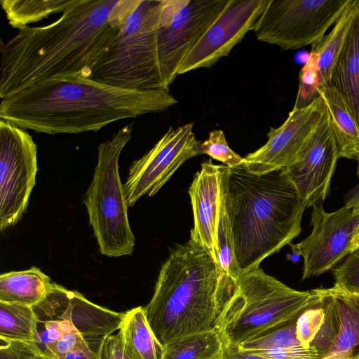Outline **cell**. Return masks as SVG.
Wrapping results in <instances>:
<instances>
[{
  "mask_svg": "<svg viewBox=\"0 0 359 359\" xmlns=\"http://www.w3.org/2000/svg\"><path fill=\"white\" fill-rule=\"evenodd\" d=\"M37 148L26 130L0 120V229L17 224L35 185Z\"/></svg>",
  "mask_w": 359,
  "mask_h": 359,
  "instance_id": "cell-10",
  "label": "cell"
},
{
  "mask_svg": "<svg viewBox=\"0 0 359 359\" xmlns=\"http://www.w3.org/2000/svg\"><path fill=\"white\" fill-rule=\"evenodd\" d=\"M0 359H39L34 344L0 339Z\"/></svg>",
  "mask_w": 359,
  "mask_h": 359,
  "instance_id": "cell-33",
  "label": "cell"
},
{
  "mask_svg": "<svg viewBox=\"0 0 359 359\" xmlns=\"http://www.w3.org/2000/svg\"><path fill=\"white\" fill-rule=\"evenodd\" d=\"M351 0H269L253 29L258 41L295 50L323 38Z\"/></svg>",
  "mask_w": 359,
  "mask_h": 359,
  "instance_id": "cell-8",
  "label": "cell"
},
{
  "mask_svg": "<svg viewBox=\"0 0 359 359\" xmlns=\"http://www.w3.org/2000/svg\"><path fill=\"white\" fill-rule=\"evenodd\" d=\"M230 0H162L157 29L158 62L167 89L180 66Z\"/></svg>",
  "mask_w": 359,
  "mask_h": 359,
  "instance_id": "cell-9",
  "label": "cell"
},
{
  "mask_svg": "<svg viewBox=\"0 0 359 359\" xmlns=\"http://www.w3.org/2000/svg\"><path fill=\"white\" fill-rule=\"evenodd\" d=\"M57 359H99V353L88 345H83Z\"/></svg>",
  "mask_w": 359,
  "mask_h": 359,
  "instance_id": "cell-36",
  "label": "cell"
},
{
  "mask_svg": "<svg viewBox=\"0 0 359 359\" xmlns=\"http://www.w3.org/2000/svg\"><path fill=\"white\" fill-rule=\"evenodd\" d=\"M358 248H359V230H358L357 236L355 238V241H354V244H353V250Z\"/></svg>",
  "mask_w": 359,
  "mask_h": 359,
  "instance_id": "cell-38",
  "label": "cell"
},
{
  "mask_svg": "<svg viewBox=\"0 0 359 359\" xmlns=\"http://www.w3.org/2000/svg\"><path fill=\"white\" fill-rule=\"evenodd\" d=\"M193 123L169 128L156 144L129 168L123 185L128 207L142 196H154L187 160L201 154Z\"/></svg>",
  "mask_w": 359,
  "mask_h": 359,
  "instance_id": "cell-12",
  "label": "cell"
},
{
  "mask_svg": "<svg viewBox=\"0 0 359 359\" xmlns=\"http://www.w3.org/2000/svg\"><path fill=\"white\" fill-rule=\"evenodd\" d=\"M329 116L339 158L357 162L359 177V126L340 94L330 86L320 92Z\"/></svg>",
  "mask_w": 359,
  "mask_h": 359,
  "instance_id": "cell-21",
  "label": "cell"
},
{
  "mask_svg": "<svg viewBox=\"0 0 359 359\" xmlns=\"http://www.w3.org/2000/svg\"><path fill=\"white\" fill-rule=\"evenodd\" d=\"M324 320L311 346L318 359H359V294L338 284L313 289Z\"/></svg>",
  "mask_w": 359,
  "mask_h": 359,
  "instance_id": "cell-13",
  "label": "cell"
},
{
  "mask_svg": "<svg viewBox=\"0 0 359 359\" xmlns=\"http://www.w3.org/2000/svg\"><path fill=\"white\" fill-rule=\"evenodd\" d=\"M37 321L32 306L0 302V339L34 344Z\"/></svg>",
  "mask_w": 359,
  "mask_h": 359,
  "instance_id": "cell-25",
  "label": "cell"
},
{
  "mask_svg": "<svg viewBox=\"0 0 359 359\" xmlns=\"http://www.w3.org/2000/svg\"><path fill=\"white\" fill-rule=\"evenodd\" d=\"M222 346L217 331L192 334L166 344L163 359H219Z\"/></svg>",
  "mask_w": 359,
  "mask_h": 359,
  "instance_id": "cell-26",
  "label": "cell"
},
{
  "mask_svg": "<svg viewBox=\"0 0 359 359\" xmlns=\"http://www.w3.org/2000/svg\"><path fill=\"white\" fill-rule=\"evenodd\" d=\"M325 112L323 97L303 108H293L278 128H271L266 144L244 158L243 167L262 175L292 164Z\"/></svg>",
  "mask_w": 359,
  "mask_h": 359,
  "instance_id": "cell-16",
  "label": "cell"
},
{
  "mask_svg": "<svg viewBox=\"0 0 359 359\" xmlns=\"http://www.w3.org/2000/svg\"><path fill=\"white\" fill-rule=\"evenodd\" d=\"M248 353L259 355L270 359H318L320 358L319 352L313 346H311L309 348L294 346L255 351Z\"/></svg>",
  "mask_w": 359,
  "mask_h": 359,
  "instance_id": "cell-32",
  "label": "cell"
},
{
  "mask_svg": "<svg viewBox=\"0 0 359 359\" xmlns=\"http://www.w3.org/2000/svg\"><path fill=\"white\" fill-rule=\"evenodd\" d=\"M222 191L241 274L300 234L308 207L283 169L256 175L224 165Z\"/></svg>",
  "mask_w": 359,
  "mask_h": 359,
  "instance_id": "cell-4",
  "label": "cell"
},
{
  "mask_svg": "<svg viewBox=\"0 0 359 359\" xmlns=\"http://www.w3.org/2000/svg\"><path fill=\"white\" fill-rule=\"evenodd\" d=\"M359 204V183L348 191L345 196V205L353 208Z\"/></svg>",
  "mask_w": 359,
  "mask_h": 359,
  "instance_id": "cell-37",
  "label": "cell"
},
{
  "mask_svg": "<svg viewBox=\"0 0 359 359\" xmlns=\"http://www.w3.org/2000/svg\"><path fill=\"white\" fill-rule=\"evenodd\" d=\"M201 154H207L230 168L241 167L244 163V158L229 147L222 130L211 131L208 138L201 142Z\"/></svg>",
  "mask_w": 359,
  "mask_h": 359,
  "instance_id": "cell-29",
  "label": "cell"
},
{
  "mask_svg": "<svg viewBox=\"0 0 359 359\" xmlns=\"http://www.w3.org/2000/svg\"><path fill=\"white\" fill-rule=\"evenodd\" d=\"M161 2L121 0L118 36L93 68L91 79L126 89H167L157 47Z\"/></svg>",
  "mask_w": 359,
  "mask_h": 359,
  "instance_id": "cell-5",
  "label": "cell"
},
{
  "mask_svg": "<svg viewBox=\"0 0 359 359\" xmlns=\"http://www.w3.org/2000/svg\"><path fill=\"white\" fill-rule=\"evenodd\" d=\"M76 0H0L8 24L18 29L50 15L63 13Z\"/></svg>",
  "mask_w": 359,
  "mask_h": 359,
  "instance_id": "cell-24",
  "label": "cell"
},
{
  "mask_svg": "<svg viewBox=\"0 0 359 359\" xmlns=\"http://www.w3.org/2000/svg\"><path fill=\"white\" fill-rule=\"evenodd\" d=\"M99 359H129L124 350L121 332L107 337L100 350Z\"/></svg>",
  "mask_w": 359,
  "mask_h": 359,
  "instance_id": "cell-34",
  "label": "cell"
},
{
  "mask_svg": "<svg viewBox=\"0 0 359 359\" xmlns=\"http://www.w3.org/2000/svg\"><path fill=\"white\" fill-rule=\"evenodd\" d=\"M268 2L269 0H230L184 59L178 75L210 67L227 56L249 31H253Z\"/></svg>",
  "mask_w": 359,
  "mask_h": 359,
  "instance_id": "cell-17",
  "label": "cell"
},
{
  "mask_svg": "<svg viewBox=\"0 0 359 359\" xmlns=\"http://www.w3.org/2000/svg\"><path fill=\"white\" fill-rule=\"evenodd\" d=\"M316 298L314 303L305 309L296 320L297 338L304 348L311 346L324 320L323 310L316 304Z\"/></svg>",
  "mask_w": 359,
  "mask_h": 359,
  "instance_id": "cell-30",
  "label": "cell"
},
{
  "mask_svg": "<svg viewBox=\"0 0 359 359\" xmlns=\"http://www.w3.org/2000/svg\"><path fill=\"white\" fill-rule=\"evenodd\" d=\"M219 359H270L259 355L241 351L239 346L229 345L223 342L222 352Z\"/></svg>",
  "mask_w": 359,
  "mask_h": 359,
  "instance_id": "cell-35",
  "label": "cell"
},
{
  "mask_svg": "<svg viewBox=\"0 0 359 359\" xmlns=\"http://www.w3.org/2000/svg\"><path fill=\"white\" fill-rule=\"evenodd\" d=\"M217 262L220 268L236 281L241 276V271L236 257L232 230L226 210L223 191L217 226Z\"/></svg>",
  "mask_w": 359,
  "mask_h": 359,
  "instance_id": "cell-27",
  "label": "cell"
},
{
  "mask_svg": "<svg viewBox=\"0 0 359 359\" xmlns=\"http://www.w3.org/2000/svg\"><path fill=\"white\" fill-rule=\"evenodd\" d=\"M133 126L122 127L98 146L97 163L83 200L100 251L109 257L130 255L134 250L135 240L118 171V159L131 139Z\"/></svg>",
  "mask_w": 359,
  "mask_h": 359,
  "instance_id": "cell-7",
  "label": "cell"
},
{
  "mask_svg": "<svg viewBox=\"0 0 359 359\" xmlns=\"http://www.w3.org/2000/svg\"><path fill=\"white\" fill-rule=\"evenodd\" d=\"M343 97L359 126V1L330 84Z\"/></svg>",
  "mask_w": 359,
  "mask_h": 359,
  "instance_id": "cell-19",
  "label": "cell"
},
{
  "mask_svg": "<svg viewBox=\"0 0 359 359\" xmlns=\"http://www.w3.org/2000/svg\"><path fill=\"white\" fill-rule=\"evenodd\" d=\"M236 282L217 331L229 345L239 346L297 318L316 298L313 290L292 289L260 267L241 274Z\"/></svg>",
  "mask_w": 359,
  "mask_h": 359,
  "instance_id": "cell-6",
  "label": "cell"
},
{
  "mask_svg": "<svg viewBox=\"0 0 359 359\" xmlns=\"http://www.w3.org/2000/svg\"><path fill=\"white\" fill-rule=\"evenodd\" d=\"M50 278L36 267L0 276V302L34 306L53 287Z\"/></svg>",
  "mask_w": 359,
  "mask_h": 359,
  "instance_id": "cell-22",
  "label": "cell"
},
{
  "mask_svg": "<svg viewBox=\"0 0 359 359\" xmlns=\"http://www.w3.org/2000/svg\"><path fill=\"white\" fill-rule=\"evenodd\" d=\"M236 289V280L209 251L189 239L177 244L163 264L145 316L163 346L187 335L218 331Z\"/></svg>",
  "mask_w": 359,
  "mask_h": 359,
  "instance_id": "cell-3",
  "label": "cell"
},
{
  "mask_svg": "<svg viewBox=\"0 0 359 359\" xmlns=\"http://www.w3.org/2000/svg\"><path fill=\"white\" fill-rule=\"evenodd\" d=\"M223 166L214 164L210 159L203 162L189 188L194 215L189 239L207 249L216 262Z\"/></svg>",
  "mask_w": 359,
  "mask_h": 359,
  "instance_id": "cell-18",
  "label": "cell"
},
{
  "mask_svg": "<svg viewBox=\"0 0 359 359\" xmlns=\"http://www.w3.org/2000/svg\"><path fill=\"white\" fill-rule=\"evenodd\" d=\"M356 1L351 0L332 30L312 44L307 61L317 73L320 92L330 84L334 67L355 13Z\"/></svg>",
  "mask_w": 359,
  "mask_h": 359,
  "instance_id": "cell-20",
  "label": "cell"
},
{
  "mask_svg": "<svg viewBox=\"0 0 359 359\" xmlns=\"http://www.w3.org/2000/svg\"><path fill=\"white\" fill-rule=\"evenodd\" d=\"M359 205V204H358Z\"/></svg>",
  "mask_w": 359,
  "mask_h": 359,
  "instance_id": "cell-39",
  "label": "cell"
},
{
  "mask_svg": "<svg viewBox=\"0 0 359 359\" xmlns=\"http://www.w3.org/2000/svg\"><path fill=\"white\" fill-rule=\"evenodd\" d=\"M121 0H76L55 22L25 27L1 45L0 97L32 84L84 75L116 41Z\"/></svg>",
  "mask_w": 359,
  "mask_h": 359,
  "instance_id": "cell-1",
  "label": "cell"
},
{
  "mask_svg": "<svg viewBox=\"0 0 359 359\" xmlns=\"http://www.w3.org/2000/svg\"><path fill=\"white\" fill-rule=\"evenodd\" d=\"M335 283L346 291L359 294V248L333 269Z\"/></svg>",
  "mask_w": 359,
  "mask_h": 359,
  "instance_id": "cell-31",
  "label": "cell"
},
{
  "mask_svg": "<svg viewBox=\"0 0 359 359\" xmlns=\"http://www.w3.org/2000/svg\"><path fill=\"white\" fill-rule=\"evenodd\" d=\"M297 318L241 344L239 346L240 350L250 352L278 348L302 346L296 335Z\"/></svg>",
  "mask_w": 359,
  "mask_h": 359,
  "instance_id": "cell-28",
  "label": "cell"
},
{
  "mask_svg": "<svg viewBox=\"0 0 359 359\" xmlns=\"http://www.w3.org/2000/svg\"><path fill=\"white\" fill-rule=\"evenodd\" d=\"M339 158L329 116L325 112L294 162L283 170L307 207L321 204L329 196Z\"/></svg>",
  "mask_w": 359,
  "mask_h": 359,
  "instance_id": "cell-15",
  "label": "cell"
},
{
  "mask_svg": "<svg viewBox=\"0 0 359 359\" xmlns=\"http://www.w3.org/2000/svg\"><path fill=\"white\" fill-rule=\"evenodd\" d=\"M119 330L129 359H163L164 346L151 330L144 307L138 306L125 312Z\"/></svg>",
  "mask_w": 359,
  "mask_h": 359,
  "instance_id": "cell-23",
  "label": "cell"
},
{
  "mask_svg": "<svg viewBox=\"0 0 359 359\" xmlns=\"http://www.w3.org/2000/svg\"><path fill=\"white\" fill-rule=\"evenodd\" d=\"M312 230L297 244H290L294 254L304 259L302 280L318 276L335 266L353 251L359 230V205L326 212L323 203L313 207Z\"/></svg>",
  "mask_w": 359,
  "mask_h": 359,
  "instance_id": "cell-11",
  "label": "cell"
},
{
  "mask_svg": "<svg viewBox=\"0 0 359 359\" xmlns=\"http://www.w3.org/2000/svg\"><path fill=\"white\" fill-rule=\"evenodd\" d=\"M33 309L37 317L57 320L81 334L97 353L104 339L120 329L124 316V313L95 304L79 292L55 283L46 297Z\"/></svg>",
  "mask_w": 359,
  "mask_h": 359,
  "instance_id": "cell-14",
  "label": "cell"
},
{
  "mask_svg": "<svg viewBox=\"0 0 359 359\" xmlns=\"http://www.w3.org/2000/svg\"><path fill=\"white\" fill-rule=\"evenodd\" d=\"M177 103L165 88L126 89L77 75L42 81L1 99L0 118L36 133L77 134Z\"/></svg>",
  "mask_w": 359,
  "mask_h": 359,
  "instance_id": "cell-2",
  "label": "cell"
}]
</instances>
